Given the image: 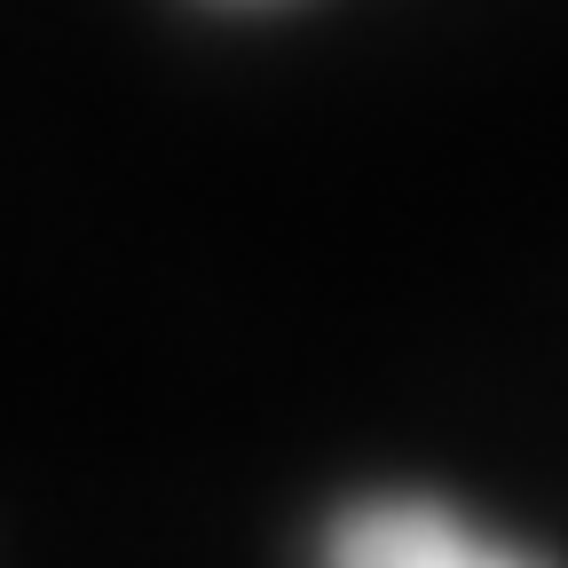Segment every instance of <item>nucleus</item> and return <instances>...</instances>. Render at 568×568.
<instances>
[{
	"label": "nucleus",
	"instance_id": "f257e3e1",
	"mask_svg": "<svg viewBox=\"0 0 568 568\" xmlns=\"http://www.w3.org/2000/svg\"><path fill=\"white\" fill-rule=\"evenodd\" d=\"M316 568H552L545 552L489 537L481 521H466L443 497H355L332 514Z\"/></svg>",
	"mask_w": 568,
	"mask_h": 568
}]
</instances>
